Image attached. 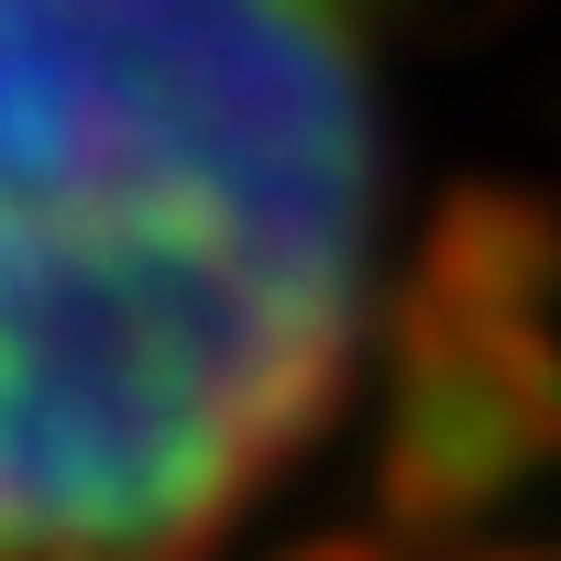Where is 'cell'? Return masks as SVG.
I'll use <instances>...</instances> for the list:
<instances>
[{
    "mask_svg": "<svg viewBox=\"0 0 561 561\" xmlns=\"http://www.w3.org/2000/svg\"><path fill=\"white\" fill-rule=\"evenodd\" d=\"M353 0H0V561H176L364 320Z\"/></svg>",
    "mask_w": 561,
    "mask_h": 561,
    "instance_id": "1",
    "label": "cell"
}]
</instances>
